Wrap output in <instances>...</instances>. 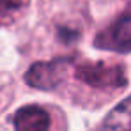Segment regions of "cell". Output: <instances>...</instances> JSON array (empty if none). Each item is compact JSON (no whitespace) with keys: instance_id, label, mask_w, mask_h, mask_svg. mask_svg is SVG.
Instances as JSON below:
<instances>
[{"instance_id":"obj_1","label":"cell","mask_w":131,"mask_h":131,"mask_svg":"<svg viewBox=\"0 0 131 131\" xmlns=\"http://www.w3.org/2000/svg\"><path fill=\"white\" fill-rule=\"evenodd\" d=\"M48 112L37 105H28L16 112L14 115V129L16 131H48L50 128Z\"/></svg>"},{"instance_id":"obj_3","label":"cell","mask_w":131,"mask_h":131,"mask_svg":"<svg viewBox=\"0 0 131 131\" xmlns=\"http://www.w3.org/2000/svg\"><path fill=\"white\" fill-rule=\"evenodd\" d=\"M80 76L92 85H122L124 80L117 69H106L105 66H87L80 69Z\"/></svg>"},{"instance_id":"obj_5","label":"cell","mask_w":131,"mask_h":131,"mask_svg":"<svg viewBox=\"0 0 131 131\" xmlns=\"http://www.w3.org/2000/svg\"><path fill=\"white\" fill-rule=\"evenodd\" d=\"M110 41L115 50L129 51L131 50V13L121 16L110 28Z\"/></svg>"},{"instance_id":"obj_4","label":"cell","mask_w":131,"mask_h":131,"mask_svg":"<svg viewBox=\"0 0 131 131\" xmlns=\"http://www.w3.org/2000/svg\"><path fill=\"white\" fill-rule=\"evenodd\" d=\"M103 131H131V96L108 113Z\"/></svg>"},{"instance_id":"obj_2","label":"cell","mask_w":131,"mask_h":131,"mask_svg":"<svg viewBox=\"0 0 131 131\" xmlns=\"http://www.w3.org/2000/svg\"><path fill=\"white\" fill-rule=\"evenodd\" d=\"M62 62H51V64H36L27 74V82L37 89H51L55 87L62 78Z\"/></svg>"},{"instance_id":"obj_6","label":"cell","mask_w":131,"mask_h":131,"mask_svg":"<svg viewBox=\"0 0 131 131\" xmlns=\"http://www.w3.org/2000/svg\"><path fill=\"white\" fill-rule=\"evenodd\" d=\"M25 5H27V0H0V21L5 16H13Z\"/></svg>"}]
</instances>
